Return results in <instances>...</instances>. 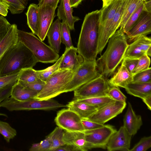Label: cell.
<instances>
[{
  "label": "cell",
  "instance_id": "1",
  "mask_svg": "<svg viewBox=\"0 0 151 151\" xmlns=\"http://www.w3.org/2000/svg\"><path fill=\"white\" fill-rule=\"evenodd\" d=\"M100 10L87 14L80 33L77 49L84 61H96L98 54Z\"/></svg>",
  "mask_w": 151,
  "mask_h": 151
},
{
  "label": "cell",
  "instance_id": "2",
  "mask_svg": "<svg viewBox=\"0 0 151 151\" xmlns=\"http://www.w3.org/2000/svg\"><path fill=\"white\" fill-rule=\"evenodd\" d=\"M108 42L105 51L96 61L98 71L107 79L113 74L122 61L129 45L126 35L120 28Z\"/></svg>",
  "mask_w": 151,
  "mask_h": 151
},
{
  "label": "cell",
  "instance_id": "3",
  "mask_svg": "<svg viewBox=\"0 0 151 151\" xmlns=\"http://www.w3.org/2000/svg\"><path fill=\"white\" fill-rule=\"evenodd\" d=\"M37 62L32 52L18 41L0 59V77L19 72L24 68H32Z\"/></svg>",
  "mask_w": 151,
  "mask_h": 151
},
{
  "label": "cell",
  "instance_id": "4",
  "mask_svg": "<svg viewBox=\"0 0 151 151\" xmlns=\"http://www.w3.org/2000/svg\"><path fill=\"white\" fill-rule=\"evenodd\" d=\"M18 41L22 42L33 53L38 62L52 63L59 58L58 54L32 33L18 30Z\"/></svg>",
  "mask_w": 151,
  "mask_h": 151
},
{
  "label": "cell",
  "instance_id": "5",
  "mask_svg": "<svg viewBox=\"0 0 151 151\" xmlns=\"http://www.w3.org/2000/svg\"><path fill=\"white\" fill-rule=\"evenodd\" d=\"M74 72L67 69L58 70L47 80L42 90L34 98L48 100L64 93Z\"/></svg>",
  "mask_w": 151,
  "mask_h": 151
},
{
  "label": "cell",
  "instance_id": "6",
  "mask_svg": "<svg viewBox=\"0 0 151 151\" xmlns=\"http://www.w3.org/2000/svg\"><path fill=\"white\" fill-rule=\"evenodd\" d=\"M0 106L5 108L10 111L32 110H54L66 107V105L61 104L52 99L39 100L33 98L20 101L10 96L0 103Z\"/></svg>",
  "mask_w": 151,
  "mask_h": 151
},
{
  "label": "cell",
  "instance_id": "7",
  "mask_svg": "<svg viewBox=\"0 0 151 151\" xmlns=\"http://www.w3.org/2000/svg\"><path fill=\"white\" fill-rule=\"evenodd\" d=\"M110 86L108 79L101 74L74 90L73 100L107 96Z\"/></svg>",
  "mask_w": 151,
  "mask_h": 151
},
{
  "label": "cell",
  "instance_id": "8",
  "mask_svg": "<svg viewBox=\"0 0 151 151\" xmlns=\"http://www.w3.org/2000/svg\"><path fill=\"white\" fill-rule=\"evenodd\" d=\"M100 75L97 69L96 61H84L75 72L64 93L74 91Z\"/></svg>",
  "mask_w": 151,
  "mask_h": 151
},
{
  "label": "cell",
  "instance_id": "9",
  "mask_svg": "<svg viewBox=\"0 0 151 151\" xmlns=\"http://www.w3.org/2000/svg\"><path fill=\"white\" fill-rule=\"evenodd\" d=\"M116 131L113 126L104 124L99 128L85 131L86 139L90 150L106 149L111 137Z\"/></svg>",
  "mask_w": 151,
  "mask_h": 151
},
{
  "label": "cell",
  "instance_id": "10",
  "mask_svg": "<svg viewBox=\"0 0 151 151\" xmlns=\"http://www.w3.org/2000/svg\"><path fill=\"white\" fill-rule=\"evenodd\" d=\"M127 0H122L112 19L104 27L99 29L98 54L101 55L109 39L119 28Z\"/></svg>",
  "mask_w": 151,
  "mask_h": 151
},
{
  "label": "cell",
  "instance_id": "11",
  "mask_svg": "<svg viewBox=\"0 0 151 151\" xmlns=\"http://www.w3.org/2000/svg\"><path fill=\"white\" fill-rule=\"evenodd\" d=\"M58 127L68 132H84L81 118L75 111L69 109L58 111L55 119Z\"/></svg>",
  "mask_w": 151,
  "mask_h": 151
},
{
  "label": "cell",
  "instance_id": "12",
  "mask_svg": "<svg viewBox=\"0 0 151 151\" xmlns=\"http://www.w3.org/2000/svg\"><path fill=\"white\" fill-rule=\"evenodd\" d=\"M126 104V102L114 101L98 109L88 119L104 124L122 113Z\"/></svg>",
  "mask_w": 151,
  "mask_h": 151
},
{
  "label": "cell",
  "instance_id": "13",
  "mask_svg": "<svg viewBox=\"0 0 151 151\" xmlns=\"http://www.w3.org/2000/svg\"><path fill=\"white\" fill-rule=\"evenodd\" d=\"M151 32V12L144 11L136 24L125 35L127 40L131 42Z\"/></svg>",
  "mask_w": 151,
  "mask_h": 151
},
{
  "label": "cell",
  "instance_id": "14",
  "mask_svg": "<svg viewBox=\"0 0 151 151\" xmlns=\"http://www.w3.org/2000/svg\"><path fill=\"white\" fill-rule=\"evenodd\" d=\"M132 136L122 126L111 136L106 149L109 151H129Z\"/></svg>",
  "mask_w": 151,
  "mask_h": 151
},
{
  "label": "cell",
  "instance_id": "15",
  "mask_svg": "<svg viewBox=\"0 0 151 151\" xmlns=\"http://www.w3.org/2000/svg\"><path fill=\"white\" fill-rule=\"evenodd\" d=\"M55 9L49 5L39 6V33L38 37L42 41L45 39L47 31L55 16Z\"/></svg>",
  "mask_w": 151,
  "mask_h": 151
},
{
  "label": "cell",
  "instance_id": "16",
  "mask_svg": "<svg viewBox=\"0 0 151 151\" xmlns=\"http://www.w3.org/2000/svg\"><path fill=\"white\" fill-rule=\"evenodd\" d=\"M151 47L150 37L142 36L128 45L124 58L139 59L141 56L147 55V52Z\"/></svg>",
  "mask_w": 151,
  "mask_h": 151
},
{
  "label": "cell",
  "instance_id": "17",
  "mask_svg": "<svg viewBox=\"0 0 151 151\" xmlns=\"http://www.w3.org/2000/svg\"><path fill=\"white\" fill-rule=\"evenodd\" d=\"M63 55L59 70L67 69L75 72L84 61L83 58L79 53L77 48L73 46L65 48Z\"/></svg>",
  "mask_w": 151,
  "mask_h": 151
},
{
  "label": "cell",
  "instance_id": "18",
  "mask_svg": "<svg viewBox=\"0 0 151 151\" xmlns=\"http://www.w3.org/2000/svg\"><path fill=\"white\" fill-rule=\"evenodd\" d=\"M142 124L141 116L135 114L131 103L128 102L127 109L124 117L123 126L132 136L137 133Z\"/></svg>",
  "mask_w": 151,
  "mask_h": 151
},
{
  "label": "cell",
  "instance_id": "19",
  "mask_svg": "<svg viewBox=\"0 0 151 151\" xmlns=\"http://www.w3.org/2000/svg\"><path fill=\"white\" fill-rule=\"evenodd\" d=\"M57 16L58 18L66 22L70 30L74 29V24L80 19L73 15V10L69 0H60Z\"/></svg>",
  "mask_w": 151,
  "mask_h": 151
},
{
  "label": "cell",
  "instance_id": "20",
  "mask_svg": "<svg viewBox=\"0 0 151 151\" xmlns=\"http://www.w3.org/2000/svg\"><path fill=\"white\" fill-rule=\"evenodd\" d=\"M63 140L65 144L73 145L79 151L90 150L86 142L84 132H64Z\"/></svg>",
  "mask_w": 151,
  "mask_h": 151
},
{
  "label": "cell",
  "instance_id": "21",
  "mask_svg": "<svg viewBox=\"0 0 151 151\" xmlns=\"http://www.w3.org/2000/svg\"><path fill=\"white\" fill-rule=\"evenodd\" d=\"M61 23L58 18L52 22L46 35L50 46L58 54L60 52L61 43Z\"/></svg>",
  "mask_w": 151,
  "mask_h": 151
},
{
  "label": "cell",
  "instance_id": "22",
  "mask_svg": "<svg viewBox=\"0 0 151 151\" xmlns=\"http://www.w3.org/2000/svg\"><path fill=\"white\" fill-rule=\"evenodd\" d=\"M133 81V75L122 62L117 71L108 82L111 86L125 88Z\"/></svg>",
  "mask_w": 151,
  "mask_h": 151
},
{
  "label": "cell",
  "instance_id": "23",
  "mask_svg": "<svg viewBox=\"0 0 151 151\" xmlns=\"http://www.w3.org/2000/svg\"><path fill=\"white\" fill-rule=\"evenodd\" d=\"M66 106L76 112L81 119H88L98 110L93 106L74 100L68 102Z\"/></svg>",
  "mask_w": 151,
  "mask_h": 151
},
{
  "label": "cell",
  "instance_id": "24",
  "mask_svg": "<svg viewBox=\"0 0 151 151\" xmlns=\"http://www.w3.org/2000/svg\"><path fill=\"white\" fill-rule=\"evenodd\" d=\"M17 26L12 24L6 34L0 42V59L11 47L18 42Z\"/></svg>",
  "mask_w": 151,
  "mask_h": 151
},
{
  "label": "cell",
  "instance_id": "25",
  "mask_svg": "<svg viewBox=\"0 0 151 151\" xmlns=\"http://www.w3.org/2000/svg\"><path fill=\"white\" fill-rule=\"evenodd\" d=\"M38 93L24 87L17 82L12 86L10 96L17 101H23L34 98Z\"/></svg>",
  "mask_w": 151,
  "mask_h": 151
},
{
  "label": "cell",
  "instance_id": "26",
  "mask_svg": "<svg viewBox=\"0 0 151 151\" xmlns=\"http://www.w3.org/2000/svg\"><path fill=\"white\" fill-rule=\"evenodd\" d=\"M129 94L141 99L151 95V82H132L124 88Z\"/></svg>",
  "mask_w": 151,
  "mask_h": 151
},
{
  "label": "cell",
  "instance_id": "27",
  "mask_svg": "<svg viewBox=\"0 0 151 151\" xmlns=\"http://www.w3.org/2000/svg\"><path fill=\"white\" fill-rule=\"evenodd\" d=\"M122 0H113L100 10V28L104 27L112 19Z\"/></svg>",
  "mask_w": 151,
  "mask_h": 151
},
{
  "label": "cell",
  "instance_id": "28",
  "mask_svg": "<svg viewBox=\"0 0 151 151\" xmlns=\"http://www.w3.org/2000/svg\"><path fill=\"white\" fill-rule=\"evenodd\" d=\"M38 4H30L26 14L27 24L32 33L38 36L39 33V15Z\"/></svg>",
  "mask_w": 151,
  "mask_h": 151
},
{
  "label": "cell",
  "instance_id": "29",
  "mask_svg": "<svg viewBox=\"0 0 151 151\" xmlns=\"http://www.w3.org/2000/svg\"><path fill=\"white\" fill-rule=\"evenodd\" d=\"M143 1V0H127L119 27L122 31L129 18Z\"/></svg>",
  "mask_w": 151,
  "mask_h": 151
},
{
  "label": "cell",
  "instance_id": "30",
  "mask_svg": "<svg viewBox=\"0 0 151 151\" xmlns=\"http://www.w3.org/2000/svg\"><path fill=\"white\" fill-rule=\"evenodd\" d=\"M74 100L83 102L92 105L96 107L98 109L115 101L107 96Z\"/></svg>",
  "mask_w": 151,
  "mask_h": 151
},
{
  "label": "cell",
  "instance_id": "31",
  "mask_svg": "<svg viewBox=\"0 0 151 151\" xmlns=\"http://www.w3.org/2000/svg\"><path fill=\"white\" fill-rule=\"evenodd\" d=\"M63 56V54L52 65L43 70H36L37 75L38 78L46 82L54 73L59 70V67Z\"/></svg>",
  "mask_w": 151,
  "mask_h": 151
},
{
  "label": "cell",
  "instance_id": "32",
  "mask_svg": "<svg viewBox=\"0 0 151 151\" xmlns=\"http://www.w3.org/2000/svg\"><path fill=\"white\" fill-rule=\"evenodd\" d=\"M30 0H2L9 6V9L12 14L22 13L26 8Z\"/></svg>",
  "mask_w": 151,
  "mask_h": 151
},
{
  "label": "cell",
  "instance_id": "33",
  "mask_svg": "<svg viewBox=\"0 0 151 151\" xmlns=\"http://www.w3.org/2000/svg\"><path fill=\"white\" fill-rule=\"evenodd\" d=\"M145 11L144 1L130 16L126 23L123 31L127 33L134 25L138 20L143 12Z\"/></svg>",
  "mask_w": 151,
  "mask_h": 151
},
{
  "label": "cell",
  "instance_id": "34",
  "mask_svg": "<svg viewBox=\"0 0 151 151\" xmlns=\"http://www.w3.org/2000/svg\"><path fill=\"white\" fill-rule=\"evenodd\" d=\"M39 79L37 75L36 70L32 68L22 69L19 73L18 81L29 83Z\"/></svg>",
  "mask_w": 151,
  "mask_h": 151
},
{
  "label": "cell",
  "instance_id": "35",
  "mask_svg": "<svg viewBox=\"0 0 151 151\" xmlns=\"http://www.w3.org/2000/svg\"><path fill=\"white\" fill-rule=\"evenodd\" d=\"M52 132V145L50 151H55L58 147L65 144L63 139L64 132L63 129L58 127Z\"/></svg>",
  "mask_w": 151,
  "mask_h": 151
},
{
  "label": "cell",
  "instance_id": "36",
  "mask_svg": "<svg viewBox=\"0 0 151 151\" xmlns=\"http://www.w3.org/2000/svg\"><path fill=\"white\" fill-rule=\"evenodd\" d=\"M0 133L7 142H9L17 135L16 130L8 123L0 121Z\"/></svg>",
  "mask_w": 151,
  "mask_h": 151
},
{
  "label": "cell",
  "instance_id": "37",
  "mask_svg": "<svg viewBox=\"0 0 151 151\" xmlns=\"http://www.w3.org/2000/svg\"><path fill=\"white\" fill-rule=\"evenodd\" d=\"M52 132L45 139L40 142L33 144L30 148V151H50L52 145Z\"/></svg>",
  "mask_w": 151,
  "mask_h": 151
},
{
  "label": "cell",
  "instance_id": "38",
  "mask_svg": "<svg viewBox=\"0 0 151 151\" xmlns=\"http://www.w3.org/2000/svg\"><path fill=\"white\" fill-rule=\"evenodd\" d=\"M61 23V42L65 45V48H68L73 46L70 35V29L66 22L62 21Z\"/></svg>",
  "mask_w": 151,
  "mask_h": 151
},
{
  "label": "cell",
  "instance_id": "39",
  "mask_svg": "<svg viewBox=\"0 0 151 151\" xmlns=\"http://www.w3.org/2000/svg\"><path fill=\"white\" fill-rule=\"evenodd\" d=\"M150 63V58L147 55L141 56L139 58L138 62L132 71V74L133 76L147 70L149 68Z\"/></svg>",
  "mask_w": 151,
  "mask_h": 151
},
{
  "label": "cell",
  "instance_id": "40",
  "mask_svg": "<svg viewBox=\"0 0 151 151\" xmlns=\"http://www.w3.org/2000/svg\"><path fill=\"white\" fill-rule=\"evenodd\" d=\"M107 95L115 101H126V96L122 92L118 87L110 86L108 90Z\"/></svg>",
  "mask_w": 151,
  "mask_h": 151
},
{
  "label": "cell",
  "instance_id": "41",
  "mask_svg": "<svg viewBox=\"0 0 151 151\" xmlns=\"http://www.w3.org/2000/svg\"><path fill=\"white\" fill-rule=\"evenodd\" d=\"M151 68L138 73L133 76L132 82L140 83L151 82Z\"/></svg>",
  "mask_w": 151,
  "mask_h": 151
},
{
  "label": "cell",
  "instance_id": "42",
  "mask_svg": "<svg viewBox=\"0 0 151 151\" xmlns=\"http://www.w3.org/2000/svg\"><path fill=\"white\" fill-rule=\"evenodd\" d=\"M151 147V136L142 137L129 151H145Z\"/></svg>",
  "mask_w": 151,
  "mask_h": 151
},
{
  "label": "cell",
  "instance_id": "43",
  "mask_svg": "<svg viewBox=\"0 0 151 151\" xmlns=\"http://www.w3.org/2000/svg\"><path fill=\"white\" fill-rule=\"evenodd\" d=\"M17 82L24 87L36 91L38 93L42 90L45 83V82L40 79L29 83L25 82L19 81H18Z\"/></svg>",
  "mask_w": 151,
  "mask_h": 151
},
{
  "label": "cell",
  "instance_id": "44",
  "mask_svg": "<svg viewBox=\"0 0 151 151\" xmlns=\"http://www.w3.org/2000/svg\"><path fill=\"white\" fill-rule=\"evenodd\" d=\"M19 72L0 77V88L14 84L17 82L18 80Z\"/></svg>",
  "mask_w": 151,
  "mask_h": 151
},
{
  "label": "cell",
  "instance_id": "45",
  "mask_svg": "<svg viewBox=\"0 0 151 151\" xmlns=\"http://www.w3.org/2000/svg\"><path fill=\"white\" fill-rule=\"evenodd\" d=\"M11 25L4 16L0 15V42L6 34Z\"/></svg>",
  "mask_w": 151,
  "mask_h": 151
},
{
  "label": "cell",
  "instance_id": "46",
  "mask_svg": "<svg viewBox=\"0 0 151 151\" xmlns=\"http://www.w3.org/2000/svg\"><path fill=\"white\" fill-rule=\"evenodd\" d=\"M81 121L85 131L94 129L101 127L104 125L88 119H82Z\"/></svg>",
  "mask_w": 151,
  "mask_h": 151
},
{
  "label": "cell",
  "instance_id": "47",
  "mask_svg": "<svg viewBox=\"0 0 151 151\" xmlns=\"http://www.w3.org/2000/svg\"><path fill=\"white\" fill-rule=\"evenodd\" d=\"M139 59L124 58L122 62L132 74L138 61Z\"/></svg>",
  "mask_w": 151,
  "mask_h": 151
},
{
  "label": "cell",
  "instance_id": "48",
  "mask_svg": "<svg viewBox=\"0 0 151 151\" xmlns=\"http://www.w3.org/2000/svg\"><path fill=\"white\" fill-rule=\"evenodd\" d=\"M14 84L0 88V104L6 98L10 96L12 88Z\"/></svg>",
  "mask_w": 151,
  "mask_h": 151
},
{
  "label": "cell",
  "instance_id": "49",
  "mask_svg": "<svg viewBox=\"0 0 151 151\" xmlns=\"http://www.w3.org/2000/svg\"><path fill=\"white\" fill-rule=\"evenodd\" d=\"M60 0H40L38 5L39 6L44 5H49L55 9Z\"/></svg>",
  "mask_w": 151,
  "mask_h": 151
},
{
  "label": "cell",
  "instance_id": "50",
  "mask_svg": "<svg viewBox=\"0 0 151 151\" xmlns=\"http://www.w3.org/2000/svg\"><path fill=\"white\" fill-rule=\"evenodd\" d=\"M78 151V149L76 147L70 145L65 144L57 148L55 151Z\"/></svg>",
  "mask_w": 151,
  "mask_h": 151
},
{
  "label": "cell",
  "instance_id": "51",
  "mask_svg": "<svg viewBox=\"0 0 151 151\" xmlns=\"http://www.w3.org/2000/svg\"><path fill=\"white\" fill-rule=\"evenodd\" d=\"M9 6L5 2L0 1V14L4 16H6L8 13Z\"/></svg>",
  "mask_w": 151,
  "mask_h": 151
},
{
  "label": "cell",
  "instance_id": "52",
  "mask_svg": "<svg viewBox=\"0 0 151 151\" xmlns=\"http://www.w3.org/2000/svg\"><path fill=\"white\" fill-rule=\"evenodd\" d=\"M150 110H151V95H148L142 99Z\"/></svg>",
  "mask_w": 151,
  "mask_h": 151
},
{
  "label": "cell",
  "instance_id": "53",
  "mask_svg": "<svg viewBox=\"0 0 151 151\" xmlns=\"http://www.w3.org/2000/svg\"><path fill=\"white\" fill-rule=\"evenodd\" d=\"M144 4L145 11L151 12V0L144 1Z\"/></svg>",
  "mask_w": 151,
  "mask_h": 151
},
{
  "label": "cell",
  "instance_id": "54",
  "mask_svg": "<svg viewBox=\"0 0 151 151\" xmlns=\"http://www.w3.org/2000/svg\"><path fill=\"white\" fill-rule=\"evenodd\" d=\"M83 0H69L72 7H76L81 3Z\"/></svg>",
  "mask_w": 151,
  "mask_h": 151
},
{
  "label": "cell",
  "instance_id": "55",
  "mask_svg": "<svg viewBox=\"0 0 151 151\" xmlns=\"http://www.w3.org/2000/svg\"><path fill=\"white\" fill-rule=\"evenodd\" d=\"M103 2L102 7L106 6L110 4L113 0H102Z\"/></svg>",
  "mask_w": 151,
  "mask_h": 151
},
{
  "label": "cell",
  "instance_id": "56",
  "mask_svg": "<svg viewBox=\"0 0 151 151\" xmlns=\"http://www.w3.org/2000/svg\"><path fill=\"white\" fill-rule=\"evenodd\" d=\"M147 55L150 56L151 55V47L149 48L147 52Z\"/></svg>",
  "mask_w": 151,
  "mask_h": 151
},
{
  "label": "cell",
  "instance_id": "57",
  "mask_svg": "<svg viewBox=\"0 0 151 151\" xmlns=\"http://www.w3.org/2000/svg\"><path fill=\"white\" fill-rule=\"evenodd\" d=\"M0 116H3L6 117H7V116L5 114L0 113Z\"/></svg>",
  "mask_w": 151,
  "mask_h": 151
},
{
  "label": "cell",
  "instance_id": "58",
  "mask_svg": "<svg viewBox=\"0 0 151 151\" xmlns=\"http://www.w3.org/2000/svg\"><path fill=\"white\" fill-rule=\"evenodd\" d=\"M143 0L144 1H148L150 0Z\"/></svg>",
  "mask_w": 151,
  "mask_h": 151
},
{
  "label": "cell",
  "instance_id": "59",
  "mask_svg": "<svg viewBox=\"0 0 151 151\" xmlns=\"http://www.w3.org/2000/svg\"><path fill=\"white\" fill-rule=\"evenodd\" d=\"M2 1V0H0V1Z\"/></svg>",
  "mask_w": 151,
  "mask_h": 151
}]
</instances>
